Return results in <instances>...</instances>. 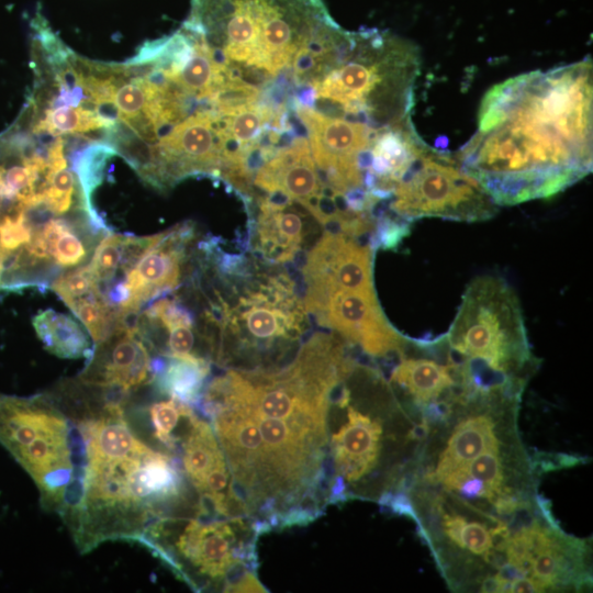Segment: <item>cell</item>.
<instances>
[{
	"label": "cell",
	"mask_w": 593,
	"mask_h": 593,
	"mask_svg": "<svg viewBox=\"0 0 593 593\" xmlns=\"http://www.w3.org/2000/svg\"><path fill=\"white\" fill-rule=\"evenodd\" d=\"M429 344L435 358L404 357L403 351L389 379L390 383L404 390L416 403L423 405L438 401L443 393L448 390L452 392L460 385L457 369L447 360L446 363L439 362L441 335L429 338Z\"/></svg>",
	"instance_id": "17"
},
{
	"label": "cell",
	"mask_w": 593,
	"mask_h": 593,
	"mask_svg": "<svg viewBox=\"0 0 593 593\" xmlns=\"http://www.w3.org/2000/svg\"><path fill=\"white\" fill-rule=\"evenodd\" d=\"M316 14V0H191L182 26L205 43L227 80L265 90L291 67Z\"/></svg>",
	"instance_id": "6"
},
{
	"label": "cell",
	"mask_w": 593,
	"mask_h": 593,
	"mask_svg": "<svg viewBox=\"0 0 593 593\" xmlns=\"http://www.w3.org/2000/svg\"><path fill=\"white\" fill-rule=\"evenodd\" d=\"M349 345L314 332L284 363L223 369L197 409L225 455L240 515L259 535L302 527L327 504V413L353 369Z\"/></svg>",
	"instance_id": "1"
},
{
	"label": "cell",
	"mask_w": 593,
	"mask_h": 593,
	"mask_svg": "<svg viewBox=\"0 0 593 593\" xmlns=\"http://www.w3.org/2000/svg\"><path fill=\"white\" fill-rule=\"evenodd\" d=\"M309 315L370 358L400 356L409 344L387 320L373 288L332 289L303 296Z\"/></svg>",
	"instance_id": "11"
},
{
	"label": "cell",
	"mask_w": 593,
	"mask_h": 593,
	"mask_svg": "<svg viewBox=\"0 0 593 593\" xmlns=\"http://www.w3.org/2000/svg\"><path fill=\"white\" fill-rule=\"evenodd\" d=\"M192 406L176 399L155 402L147 410L153 435L168 450L176 451L178 433Z\"/></svg>",
	"instance_id": "22"
},
{
	"label": "cell",
	"mask_w": 593,
	"mask_h": 593,
	"mask_svg": "<svg viewBox=\"0 0 593 593\" xmlns=\"http://www.w3.org/2000/svg\"><path fill=\"white\" fill-rule=\"evenodd\" d=\"M591 58L493 86L474 135L456 155L500 205L547 199L592 171Z\"/></svg>",
	"instance_id": "2"
},
{
	"label": "cell",
	"mask_w": 593,
	"mask_h": 593,
	"mask_svg": "<svg viewBox=\"0 0 593 593\" xmlns=\"http://www.w3.org/2000/svg\"><path fill=\"white\" fill-rule=\"evenodd\" d=\"M0 445L34 481L41 504L61 516L77 490L82 444L57 400L0 393Z\"/></svg>",
	"instance_id": "8"
},
{
	"label": "cell",
	"mask_w": 593,
	"mask_h": 593,
	"mask_svg": "<svg viewBox=\"0 0 593 593\" xmlns=\"http://www.w3.org/2000/svg\"><path fill=\"white\" fill-rule=\"evenodd\" d=\"M389 212L409 224L422 217L478 222L494 216L497 205L456 156L427 145L395 186Z\"/></svg>",
	"instance_id": "10"
},
{
	"label": "cell",
	"mask_w": 593,
	"mask_h": 593,
	"mask_svg": "<svg viewBox=\"0 0 593 593\" xmlns=\"http://www.w3.org/2000/svg\"><path fill=\"white\" fill-rule=\"evenodd\" d=\"M428 433V426L423 423L421 425L415 426L409 434V437L412 439H422L426 436Z\"/></svg>",
	"instance_id": "28"
},
{
	"label": "cell",
	"mask_w": 593,
	"mask_h": 593,
	"mask_svg": "<svg viewBox=\"0 0 593 593\" xmlns=\"http://www.w3.org/2000/svg\"><path fill=\"white\" fill-rule=\"evenodd\" d=\"M259 533L244 516L189 510L163 517L142 544L194 591L267 592L258 580Z\"/></svg>",
	"instance_id": "7"
},
{
	"label": "cell",
	"mask_w": 593,
	"mask_h": 593,
	"mask_svg": "<svg viewBox=\"0 0 593 593\" xmlns=\"http://www.w3.org/2000/svg\"><path fill=\"white\" fill-rule=\"evenodd\" d=\"M293 99L324 115L383 128L412 120L418 48L377 30L343 31L332 19L292 60Z\"/></svg>",
	"instance_id": "4"
},
{
	"label": "cell",
	"mask_w": 593,
	"mask_h": 593,
	"mask_svg": "<svg viewBox=\"0 0 593 593\" xmlns=\"http://www.w3.org/2000/svg\"><path fill=\"white\" fill-rule=\"evenodd\" d=\"M194 237L195 226L190 221L157 233L130 270L110 283H119L127 291L130 317L135 318L149 302L171 293L181 284Z\"/></svg>",
	"instance_id": "13"
},
{
	"label": "cell",
	"mask_w": 593,
	"mask_h": 593,
	"mask_svg": "<svg viewBox=\"0 0 593 593\" xmlns=\"http://www.w3.org/2000/svg\"><path fill=\"white\" fill-rule=\"evenodd\" d=\"M154 353L133 323L121 324L93 345V351L77 380L125 395L154 381Z\"/></svg>",
	"instance_id": "14"
},
{
	"label": "cell",
	"mask_w": 593,
	"mask_h": 593,
	"mask_svg": "<svg viewBox=\"0 0 593 593\" xmlns=\"http://www.w3.org/2000/svg\"><path fill=\"white\" fill-rule=\"evenodd\" d=\"M460 542L462 548L475 555H483L492 547L489 530L477 522L465 524L460 533Z\"/></svg>",
	"instance_id": "24"
},
{
	"label": "cell",
	"mask_w": 593,
	"mask_h": 593,
	"mask_svg": "<svg viewBox=\"0 0 593 593\" xmlns=\"http://www.w3.org/2000/svg\"><path fill=\"white\" fill-rule=\"evenodd\" d=\"M202 260L217 279L202 291L208 306L199 321L211 362L222 369L270 368L284 363L309 331V314L295 282L267 265L253 266L243 256L204 253Z\"/></svg>",
	"instance_id": "5"
},
{
	"label": "cell",
	"mask_w": 593,
	"mask_h": 593,
	"mask_svg": "<svg viewBox=\"0 0 593 593\" xmlns=\"http://www.w3.org/2000/svg\"><path fill=\"white\" fill-rule=\"evenodd\" d=\"M544 590L538 585V583L532 578H517L510 582L507 592L515 593H533V592H542Z\"/></svg>",
	"instance_id": "27"
},
{
	"label": "cell",
	"mask_w": 593,
	"mask_h": 593,
	"mask_svg": "<svg viewBox=\"0 0 593 593\" xmlns=\"http://www.w3.org/2000/svg\"><path fill=\"white\" fill-rule=\"evenodd\" d=\"M466 523V518L460 515H448L444 518V530L447 537L459 547H461L460 533Z\"/></svg>",
	"instance_id": "25"
},
{
	"label": "cell",
	"mask_w": 593,
	"mask_h": 593,
	"mask_svg": "<svg viewBox=\"0 0 593 593\" xmlns=\"http://www.w3.org/2000/svg\"><path fill=\"white\" fill-rule=\"evenodd\" d=\"M499 446L493 423L489 416L468 417L456 426L432 479L440 481L454 469L467 463L483 451L499 450Z\"/></svg>",
	"instance_id": "19"
},
{
	"label": "cell",
	"mask_w": 593,
	"mask_h": 593,
	"mask_svg": "<svg viewBox=\"0 0 593 593\" xmlns=\"http://www.w3.org/2000/svg\"><path fill=\"white\" fill-rule=\"evenodd\" d=\"M445 335L462 365L485 369L515 381L532 355L519 300L501 277L484 275L466 288L457 314Z\"/></svg>",
	"instance_id": "9"
},
{
	"label": "cell",
	"mask_w": 593,
	"mask_h": 593,
	"mask_svg": "<svg viewBox=\"0 0 593 593\" xmlns=\"http://www.w3.org/2000/svg\"><path fill=\"white\" fill-rule=\"evenodd\" d=\"M32 324L45 348L55 356L88 359L93 351L82 325L70 315L46 309L33 317Z\"/></svg>",
	"instance_id": "20"
},
{
	"label": "cell",
	"mask_w": 593,
	"mask_h": 593,
	"mask_svg": "<svg viewBox=\"0 0 593 593\" xmlns=\"http://www.w3.org/2000/svg\"><path fill=\"white\" fill-rule=\"evenodd\" d=\"M254 198L256 211L251 210L247 245L264 264L280 266L293 261L303 248L313 215L280 194Z\"/></svg>",
	"instance_id": "16"
},
{
	"label": "cell",
	"mask_w": 593,
	"mask_h": 593,
	"mask_svg": "<svg viewBox=\"0 0 593 593\" xmlns=\"http://www.w3.org/2000/svg\"><path fill=\"white\" fill-rule=\"evenodd\" d=\"M254 190L260 192L256 195H283L313 215L327 191L313 159L309 139L298 134L280 145L254 172L251 194Z\"/></svg>",
	"instance_id": "15"
},
{
	"label": "cell",
	"mask_w": 593,
	"mask_h": 593,
	"mask_svg": "<svg viewBox=\"0 0 593 593\" xmlns=\"http://www.w3.org/2000/svg\"><path fill=\"white\" fill-rule=\"evenodd\" d=\"M157 389L184 404L197 407L209 381L211 362L201 357H163L154 359Z\"/></svg>",
	"instance_id": "18"
},
{
	"label": "cell",
	"mask_w": 593,
	"mask_h": 593,
	"mask_svg": "<svg viewBox=\"0 0 593 593\" xmlns=\"http://www.w3.org/2000/svg\"><path fill=\"white\" fill-rule=\"evenodd\" d=\"M492 547L499 551H505L511 538L510 527L504 523H499L497 526L490 529Z\"/></svg>",
	"instance_id": "26"
},
{
	"label": "cell",
	"mask_w": 593,
	"mask_h": 593,
	"mask_svg": "<svg viewBox=\"0 0 593 593\" xmlns=\"http://www.w3.org/2000/svg\"><path fill=\"white\" fill-rule=\"evenodd\" d=\"M567 561L561 553V546L555 541L551 546L537 552L532 564V579L545 590L561 581L566 572Z\"/></svg>",
	"instance_id": "23"
},
{
	"label": "cell",
	"mask_w": 593,
	"mask_h": 593,
	"mask_svg": "<svg viewBox=\"0 0 593 593\" xmlns=\"http://www.w3.org/2000/svg\"><path fill=\"white\" fill-rule=\"evenodd\" d=\"M77 421L82 455L76 493L63 513L78 549L109 540L141 544L163 517L194 505L180 463L141 440L122 401L108 399Z\"/></svg>",
	"instance_id": "3"
},
{
	"label": "cell",
	"mask_w": 593,
	"mask_h": 593,
	"mask_svg": "<svg viewBox=\"0 0 593 593\" xmlns=\"http://www.w3.org/2000/svg\"><path fill=\"white\" fill-rule=\"evenodd\" d=\"M177 437L176 451L183 474L198 495V505L221 516H242L225 455L210 422L191 409Z\"/></svg>",
	"instance_id": "12"
},
{
	"label": "cell",
	"mask_w": 593,
	"mask_h": 593,
	"mask_svg": "<svg viewBox=\"0 0 593 593\" xmlns=\"http://www.w3.org/2000/svg\"><path fill=\"white\" fill-rule=\"evenodd\" d=\"M469 478L481 480L495 495L508 493L503 488V472L499 450H485L467 463L454 469L440 482L451 490H458Z\"/></svg>",
	"instance_id": "21"
}]
</instances>
